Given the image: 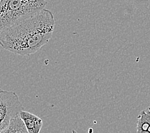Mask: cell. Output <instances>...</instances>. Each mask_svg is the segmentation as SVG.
<instances>
[{
  "mask_svg": "<svg viewBox=\"0 0 150 133\" xmlns=\"http://www.w3.org/2000/svg\"><path fill=\"white\" fill-rule=\"evenodd\" d=\"M20 115L26 125L28 133H39L40 132L43 126V121L40 118L24 110L21 111Z\"/></svg>",
  "mask_w": 150,
  "mask_h": 133,
  "instance_id": "obj_4",
  "label": "cell"
},
{
  "mask_svg": "<svg viewBox=\"0 0 150 133\" xmlns=\"http://www.w3.org/2000/svg\"><path fill=\"white\" fill-rule=\"evenodd\" d=\"M137 132L150 133V107L142 110L137 117Z\"/></svg>",
  "mask_w": 150,
  "mask_h": 133,
  "instance_id": "obj_6",
  "label": "cell"
},
{
  "mask_svg": "<svg viewBox=\"0 0 150 133\" xmlns=\"http://www.w3.org/2000/svg\"><path fill=\"white\" fill-rule=\"evenodd\" d=\"M1 133H28V131L26 125L19 115L13 118L10 120L8 126Z\"/></svg>",
  "mask_w": 150,
  "mask_h": 133,
  "instance_id": "obj_5",
  "label": "cell"
},
{
  "mask_svg": "<svg viewBox=\"0 0 150 133\" xmlns=\"http://www.w3.org/2000/svg\"><path fill=\"white\" fill-rule=\"evenodd\" d=\"M55 25L51 11L43 9L0 31L3 48L21 56L36 53L52 37Z\"/></svg>",
  "mask_w": 150,
  "mask_h": 133,
  "instance_id": "obj_1",
  "label": "cell"
},
{
  "mask_svg": "<svg viewBox=\"0 0 150 133\" xmlns=\"http://www.w3.org/2000/svg\"><path fill=\"white\" fill-rule=\"evenodd\" d=\"M23 110L18 95L14 92L0 91V133L8 126L13 118Z\"/></svg>",
  "mask_w": 150,
  "mask_h": 133,
  "instance_id": "obj_3",
  "label": "cell"
},
{
  "mask_svg": "<svg viewBox=\"0 0 150 133\" xmlns=\"http://www.w3.org/2000/svg\"><path fill=\"white\" fill-rule=\"evenodd\" d=\"M47 5L46 0H0V31L40 12Z\"/></svg>",
  "mask_w": 150,
  "mask_h": 133,
  "instance_id": "obj_2",
  "label": "cell"
}]
</instances>
